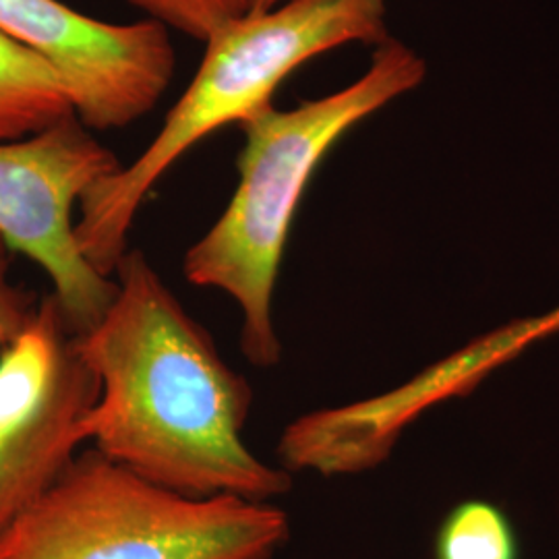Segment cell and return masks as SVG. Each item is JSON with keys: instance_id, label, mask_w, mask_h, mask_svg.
Listing matches in <instances>:
<instances>
[{"instance_id": "9c48e42d", "label": "cell", "mask_w": 559, "mask_h": 559, "mask_svg": "<svg viewBox=\"0 0 559 559\" xmlns=\"http://www.w3.org/2000/svg\"><path fill=\"white\" fill-rule=\"evenodd\" d=\"M433 558L520 559L516 526L493 501H460L441 520Z\"/></svg>"}, {"instance_id": "7a4b0ae2", "label": "cell", "mask_w": 559, "mask_h": 559, "mask_svg": "<svg viewBox=\"0 0 559 559\" xmlns=\"http://www.w3.org/2000/svg\"><path fill=\"white\" fill-rule=\"evenodd\" d=\"M425 73L427 64L413 48L388 38L350 85L290 110L270 104L240 122L245 145L237 189L221 218L185 253L182 272L191 284L216 288L237 302L240 346L251 365L272 369L282 357L272 302L309 180L353 127L413 92Z\"/></svg>"}, {"instance_id": "6da1fadb", "label": "cell", "mask_w": 559, "mask_h": 559, "mask_svg": "<svg viewBox=\"0 0 559 559\" xmlns=\"http://www.w3.org/2000/svg\"><path fill=\"white\" fill-rule=\"evenodd\" d=\"M117 297L78 350L100 385L87 441L106 459L187 498L272 501L293 479L245 443L253 392L222 359L140 249L115 276Z\"/></svg>"}, {"instance_id": "8992f818", "label": "cell", "mask_w": 559, "mask_h": 559, "mask_svg": "<svg viewBox=\"0 0 559 559\" xmlns=\"http://www.w3.org/2000/svg\"><path fill=\"white\" fill-rule=\"evenodd\" d=\"M100 394L59 302L0 359V535L80 454Z\"/></svg>"}, {"instance_id": "5b68a950", "label": "cell", "mask_w": 559, "mask_h": 559, "mask_svg": "<svg viewBox=\"0 0 559 559\" xmlns=\"http://www.w3.org/2000/svg\"><path fill=\"white\" fill-rule=\"evenodd\" d=\"M120 166L78 115L34 135L0 141V239L52 280L50 295L75 336L106 313L117 297V280L83 258L73 210Z\"/></svg>"}, {"instance_id": "277c9868", "label": "cell", "mask_w": 559, "mask_h": 559, "mask_svg": "<svg viewBox=\"0 0 559 559\" xmlns=\"http://www.w3.org/2000/svg\"><path fill=\"white\" fill-rule=\"evenodd\" d=\"M290 537L272 501L187 498L83 450L0 535V559H272Z\"/></svg>"}, {"instance_id": "8fae6325", "label": "cell", "mask_w": 559, "mask_h": 559, "mask_svg": "<svg viewBox=\"0 0 559 559\" xmlns=\"http://www.w3.org/2000/svg\"><path fill=\"white\" fill-rule=\"evenodd\" d=\"M11 265L13 251L0 239V359L36 320L41 300L11 278Z\"/></svg>"}, {"instance_id": "3957f363", "label": "cell", "mask_w": 559, "mask_h": 559, "mask_svg": "<svg viewBox=\"0 0 559 559\" xmlns=\"http://www.w3.org/2000/svg\"><path fill=\"white\" fill-rule=\"evenodd\" d=\"M388 38L385 0H284L226 23L205 41L195 78L140 158L83 195L75 221L83 258L112 278L143 201L189 150L274 104L282 81L307 60L353 41L380 46Z\"/></svg>"}, {"instance_id": "30bf717a", "label": "cell", "mask_w": 559, "mask_h": 559, "mask_svg": "<svg viewBox=\"0 0 559 559\" xmlns=\"http://www.w3.org/2000/svg\"><path fill=\"white\" fill-rule=\"evenodd\" d=\"M145 20L193 40H210L230 21L249 15L251 0H127Z\"/></svg>"}, {"instance_id": "4fadbf2b", "label": "cell", "mask_w": 559, "mask_h": 559, "mask_svg": "<svg viewBox=\"0 0 559 559\" xmlns=\"http://www.w3.org/2000/svg\"><path fill=\"white\" fill-rule=\"evenodd\" d=\"M280 2H284V0H251V4H249V13H263V11H270V9L278 7Z\"/></svg>"}, {"instance_id": "ba28073f", "label": "cell", "mask_w": 559, "mask_h": 559, "mask_svg": "<svg viewBox=\"0 0 559 559\" xmlns=\"http://www.w3.org/2000/svg\"><path fill=\"white\" fill-rule=\"evenodd\" d=\"M73 115L71 92L59 73L0 34V141L34 135Z\"/></svg>"}, {"instance_id": "52a82bcc", "label": "cell", "mask_w": 559, "mask_h": 559, "mask_svg": "<svg viewBox=\"0 0 559 559\" xmlns=\"http://www.w3.org/2000/svg\"><path fill=\"white\" fill-rule=\"evenodd\" d=\"M0 34L59 73L78 119L92 131L122 129L150 115L177 69L160 23L94 20L62 0H0Z\"/></svg>"}, {"instance_id": "7c38bea8", "label": "cell", "mask_w": 559, "mask_h": 559, "mask_svg": "<svg viewBox=\"0 0 559 559\" xmlns=\"http://www.w3.org/2000/svg\"><path fill=\"white\" fill-rule=\"evenodd\" d=\"M506 332H508V338L512 340L514 348L520 353L522 348H526L528 344H533L537 340L559 334V307L556 311L535 318V320L516 321V323L508 325Z\"/></svg>"}]
</instances>
